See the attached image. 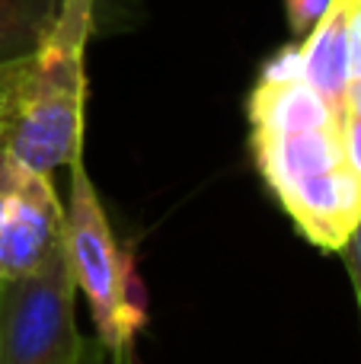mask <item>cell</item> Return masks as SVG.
<instances>
[{
    "label": "cell",
    "instance_id": "cell-1",
    "mask_svg": "<svg viewBox=\"0 0 361 364\" xmlns=\"http://www.w3.org/2000/svg\"><path fill=\"white\" fill-rule=\"evenodd\" d=\"M90 32L93 0H61L42 45L0 74V151L48 176L83 157Z\"/></svg>",
    "mask_w": 361,
    "mask_h": 364
},
{
    "label": "cell",
    "instance_id": "cell-2",
    "mask_svg": "<svg viewBox=\"0 0 361 364\" xmlns=\"http://www.w3.org/2000/svg\"><path fill=\"white\" fill-rule=\"evenodd\" d=\"M64 246H68L74 282L90 304L102 348L115 358L131 352L134 336L147 323V297L134 272V252L122 250L115 240L83 157L70 164Z\"/></svg>",
    "mask_w": 361,
    "mask_h": 364
},
{
    "label": "cell",
    "instance_id": "cell-3",
    "mask_svg": "<svg viewBox=\"0 0 361 364\" xmlns=\"http://www.w3.org/2000/svg\"><path fill=\"white\" fill-rule=\"evenodd\" d=\"M74 291L68 246L29 275L0 278V364H77L87 339L74 323Z\"/></svg>",
    "mask_w": 361,
    "mask_h": 364
},
{
    "label": "cell",
    "instance_id": "cell-4",
    "mask_svg": "<svg viewBox=\"0 0 361 364\" xmlns=\"http://www.w3.org/2000/svg\"><path fill=\"white\" fill-rule=\"evenodd\" d=\"M64 246V208L48 173L0 151V278L36 272Z\"/></svg>",
    "mask_w": 361,
    "mask_h": 364
},
{
    "label": "cell",
    "instance_id": "cell-5",
    "mask_svg": "<svg viewBox=\"0 0 361 364\" xmlns=\"http://www.w3.org/2000/svg\"><path fill=\"white\" fill-rule=\"evenodd\" d=\"M275 195L298 230L326 252L343 250L361 220V179L345 164L304 176Z\"/></svg>",
    "mask_w": 361,
    "mask_h": 364
},
{
    "label": "cell",
    "instance_id": "cell-6",
    "mask_svg": "<svg viewBox=\"0 0 361 364\" xmlns=\"http://www.w3.org/2000/svg\"><path fill=\"white\" fill-rule=\"evenodd\" d=\"M343 128H313V132H253L256 170L272 192L323 170L343 166Z\"/></svg>",
    "mask_w": 361,
    "mask_h": 364
},
{
    "label": "cell",
    "instance_id": "cell-7",
    "mask_svg": "<svg viewBox=\"0 0 361 364\" xmlns=\"http://www.w3.org/2000/svg\"><path fill=\"white\" fill-rule=\"evenodd\" d=\"M253 132H313V128H343V115L317 93L307 80L262 83L256 80L247 100Z\"/></svg>",
    "mask_w": 361,
    "mask_h": 364
},
{
    "label": "cell",
    "instance_id": "cell-8",
    "mask_svg": "<svg viewBox=\"0 0 361 364\" xmlns=\"http://www.w3.org/2000/svg\"><path fill=\"white\" fill-rule=\"evenodd\" d=\"M304 80L345 119L349 90V0H333L317 26L301 42Z\"/></svg>",
    "mask_w": 361,
    "mask_h": 364
},
{
    "label": "cell",
    "instance_id": "cell-9",
    "mask_svg": "<svg viewBox=\"0 0 361 364\" xmlns=\"http://www.w3.org/2000/svg\"><path fill=\"white\" fill-rule=\"evenodd\" d=\"M61 13V0H0V70L42 45Z\"/></svg>",
    "mask_w": 361,
    "mask_h": 364
},
{
    "label": "cell",
    "instance_id": "cell-10",
    "mask_svg": "<svg viewBox=\"0 0 361 364\" xmlns=\"http://www.w3.org/2000/svg\"><path fill=\"white\" fill-rule=\"evenodd\" d=\"M259 80L262 83L304 80V55H301V45H281L275 55H269L259 68Z\"/></svg>",
    "mask_w": 361,
    "mask_h": 364
},
{
    "label": "cell",
    "instance_id": "cell-11",
    "mask_svg": "<svg viewBox=\"0 0 361 364\" xmlns=\"http://www.w3.org/2000/svg\"><path fill=\"white\" fill-rule=\"evenodd\" d=\"M333 0H285V13H288V26L294 36L304 38L313 26L323 19V13L330 10Z\"/></svg>",
    "mask_w": 361,
    "mask_h": 364
},
{
    "label": "cell",
    "instance_id": "cell-12",
    "mask_svg": "<svg viewBox=\"0 0 361 364\" xmlns=\"http://www.w3.org/2000/svg\"><path fill=\"white\" fill-rule=\"evenodd\" d=\"M343 160L352 173L361 179V115H349L343 119Z\"/></svg>",
    "mask_w": 361,
    "mask_h": 364
},
{
    "label": "cell",
    "instance_id": "cell-13",
    "mask_svg": "<svg viewBox=\"0 0 361 364\" xmlns=\"http://www.w3.org/2000/svg\"><path fill=\"white\" fill-rule=\"evenodd\" d=\"M339 252L345 256V265H349V278H352V288H355L358 310H361V220H358L355 230H352L349 243H345Z\"/></svg>",
    "mask_w": 361,
    "mask_h": 364
},
{
    "label": "cell",
    "instance_id": "cell-14",
    "mask_svg": "<svg viewBox=\"0 0 361 364\" xmlns=\"http://www.w3.org/2000/svg\"><path fill=\"white\" fill-rule=\"evenodd\" d=\"M345 112L361 115V80H349V90H345Z\"/></svg>",
    "mask_w": 361,
    "mask_h": 364
},
{
    "label": "cell",
    "instance_id": "cell-15",
    "mask_svg": "<svg viewBox=\"0 0 361 364\" xmlns=\"http://www.w3.org/2000/svg\"><path fill=\"white\" fill-rule=\"evenodd\" d=\"M102 358H106V348H102V342H87L80 352V358H77V364H102Z\"/></svg>",
    "mask_w": 361,
    "mask_h": 364
},
{
    "label": "cell",
    "instance_id": "cell-16",
    "mask_svg": "<svg viewBox=\"0 0 361 364\" xmlns=\"http://www.w3.org/2000/svg\"><path fill=\"white\" fill-rule=\"evenodd\" d=\"M115 364H134V355H131V352L119 355V358H115Z\"/></svg>",
    "mask_w": 361,
    "mask_h": 364
},
{
    "label": "cell",
    "instance_id": "cell-17",
    "mask_svg": "<svg viewBox=\"0 0 361 364\" xmlns=\"http://www.w3.org/2000/svg\"><path fill=\"white\" fill-rule=\"evenodd\" d=\"M0 74H4V70H0Z\"/></svg>",
    "mask_w": 361,
    "mask_h": 364
}]
</instances>
